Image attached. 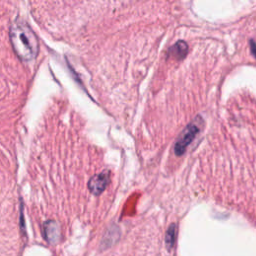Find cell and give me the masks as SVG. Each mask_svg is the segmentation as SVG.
I'll return each instance as SVG.
<instances>
[{
	"mask_svg": "<svg viewBox=\"0 0 256 256\" xmlns=\"http://www.w3.org/2000/svg\"><path fill=\"white\" fill-rule=\"evenodd\" d=\"M10 40L17 56L24 61L33 60L38 53V41L31 28L21 20H16L10 28Z\"/></svg>",
	"mask_w": 256,
	"mask_h": 256,
	"instance_id": "obj_1",
	"label": "cell"
},
{
	"mask_svg": "<svg viewBox=\"0 0 256 256\" xmlns=\"http://www.w3.org/2000/svg\"><path fill=\"white\" fill-rule=\"evenodd\" d=\"M196 120L189 123L178 137L174 146V151L177 155H181L182 153H184L187 146L193 141V139L198 134L200 130V123Z\"/></svg>",
	"mask_w": 256,
	"mask_h": 256,
	"instance_id": "obj_2",
	"label": "cell"
},
{
	"mask_svg": "<svg viewBox=\"0 0 256 256\" xmlns=\"http://www.w3.org/2000/svg\"><path fill=\"white\" fill-rule=\"evenodd\" d=\"M188 51V46L187 44L184 42V41H178L175 45H173L169 51H168V54L170 56H172L173 58L179 60V59H182L185 57L186 53Z\"/></svg>",
	"mask_w": 256,
	"mask_h": 256,
	"instance_id": "obj_3",
	"label": "cell"
}]
</instances>
